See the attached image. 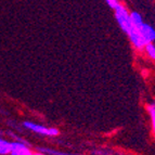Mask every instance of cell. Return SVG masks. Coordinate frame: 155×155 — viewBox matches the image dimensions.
<instances>
[{
    "mask_svg": "<svg viewBox=\"0 0 155 155\" xmlns=\"http://www.w3.org/2000/svg\"><path fill=\"white\" fill-rule=\"evenodd\" d=\"M113 10H114V16H115V20H116L117 24H118L119 28L127 35V34L134 28L131 25V22H130L129 10L122 2L117 3L116 7Z\"/></svg>",
    "mask_w": 155,
    "mask_h": 155,
    "instance_id": "cell-1",
    "label": "cell"
},
{
    "mask_svg": "<svg viewBox=\"0 0 155 155\" xmlns=\"http://www.w3.org/2000/svg\"><path fill=\"white\" fill-rule=\"evenodd\" d=\"M24 128H26L27 130L31 132H35V134H41V136H48V137H55L59 134V130L57 128H49V127H46L44 125H39L36 124L34 122H29V120H25V122L22 123Z\"/></svg>",
    "mask_w": 155,
    "mask_h": 155,
    "instance_id": "cell-2",
    "label": "cell"
},
{
    "mask_svg": "<svg viewBox=\"0 0 155 155\" xmlns=\"http://www.w3.org/2000/svg\"><path fill=\"white\" fill-rule=\"evenodd\" d=\"M127 36L129 38L132 46L138 50H142L145 45H147V42L145 41V39L143 38L142 35L140 34V31L136 28H132L129 33L127 34Z\"/></svg>",
    "mask_w": 155,
    "mask_h": 155,
    "instance_id": "cell-3",
    "label": "cell"
},
{
    "mask_svg": "<svg viewBox=\"0 0 155 155\" xmlns=\"http://www.w3.org/2000/svg\"><path fill=\"white\" fill-rule=\"evenodd\" d=\"M31 151L25 141H11V151L9 155H31Z\"/></svg>",
    "mask_w": 155,
    "mask_h": 155,
    "instance_id": "cell-4",
    "label": "cell"
},
{
    "mask_svg": "<svg viewBox=\"0 0 155 155\" xmlns=\"http://www.w3.org/2000/svg\"><path fill=\"white\" fill-rule=\"evenodd\" d=\"M138 31H140V34L142 35V37L145 39V41L147 44L155 41V27L153 25L149 23H143L141 25V27L138 28Z\"/></svg>",
    "mask_w": 155,
    "mask_h": 155,
    "instance_id": "cell-5",
    "label": "cell"
},
{
    "mask_svg": "<svg viewBox=\"0 0 155 155\" xmlns=\"http://www.w3.org/2000/svg\"><path fill=\"white\" fill-rule=\"evenodd\" d=\"M129 15H130V22H131V25L134 28L138 29L139 27H141L144 21H143V16L142 14L138 11L134 10V11H130L129 12Z\"/></svg>",
    "mask_w": 155,
    "mask_h": 155,
    "instance_id": "cell-6",
    "label": "cell"
},
{
    "mask_svg": "<svg viewBox=\"0 0 155 155\" xmlns=\"http://www.w3.org/2000/svg\"><path fill=\"white\" fill-rule=\"evenodd\" d=\"M37 151L44 153L46 155H80V154H76V153L61 152V151L53 150V149H49V147H37Z\"/></svg>",
    "mask_w": 155,
    "mask_h": 155,
    "instance_id": "cell-7",
    "label": "cell"
},
{
    "mask_svg": "<svg viewBox=\"0 0 155 155\" xmlns=\"http://www.w3.org/2000/svg\"><path fill=\"white\" fill-rule=\"evenodd\" d=\"M11 151V142L0 138V155H9Z\"/></svg>",
    "mask_w": 155,
    "mask_h": 155,
    "instance_id": "cell-8",
    "label": "cell"
},
{
    "mask_svg": "<svg viewBox=\"0 0 155 155\" xmlns=\"http://www.w3.org/2000/svg\"><path fill=\"white\" fill-rule=\"evenodd\" d=\"M147 110L150 114L151 117V122H152V128H153V132L155 134V101L154 102H151V103L147 104Z\"/></svg>",
    "mask_w": 155,
    "mask_h": 155,
    "instance_id": "cell-9",
    "label": "cell"
},
{
    "mask_svg": "<svg viewBox=\"0 0 155 155\" xmlns=\"http://www.w3.org/2000/svg\"><path fill=\"white\" fill-rule=\"evenodd\" d=\"M143 50L145 51L147 57L150 58L151 60H153V61H155V45H154V42H150V44L145 45Z\"/></svg>",
    "mask_w": 155,
    "mask_h": 155,
    "instance_id": "cell-10",
    "label": "cell"
},
{
    "mask_svg": "<svg viewBox=\"0 0 155 155\" xmlns=\"http://www.w3.org/2000/svg\"><path fill=\"white\" fill-rule=\"evenodd\" d=\"M105 1H106V3H107V5H109V7L112 9V10H113V9L115 8V7H116L117 3L120 2L119 0H105Z\"/></svg>",
    "mask_w": 155,
    "mask_h": 155,
    "instance_id": "cell-11",
    "label": "cell"
},
{
    "mask_svg": "<svg viewBox=\"0 0 155 155\" xmlns=\"http://www.w3.org/2000/svg\"><path fill=\"white\" fill-rule=\"evenodd\" d=\"M31 155H46V154H44L41 152H37V153H31Z\"/></svg>",
    "mask_w": 155,
    "mask_h": 155,
    "instance_id": "cell-12",
    "label": "cell"
}]
</instances>
